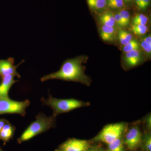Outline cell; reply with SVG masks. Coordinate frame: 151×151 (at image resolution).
<instances>
[{"instance_id":"7a4b0ae2","label":"cell","mask_w":151,"mask_h":151,"mask_svg":"<svg viewBox=\"0 0 151 151\" xmlns=\"http://www.w3.org/2000/svg\"><path fill=\"white\" fill-rule=\"evenodd\" d=\"M56 117L53 115L47 116L42 113H39L36 120L27 127L17 139L19 144L29 140L37 135L48 131L55 127Z\"/></svg>"},{"instance_id":"5b68a950","label":"cell","mask_w":151,"mask_h":151,"mask_svg":"<svg viewBox=\"0 0 151 151\" xmlns=\"http://www.w3.org/2000/svg\"><path fill=\"white\" fill-rule=\"evenodd\" d=\"M125 129L123 123L107 125L94 138V140L109 144L116 139L121 137Z\"/></svg>"},{"instance_id":"7c38bea8","label":"cell","mask_w":151,"mask_h":151,"mask_svg":"<svg viewBox=\"0 0 151 151\" xmlns=\"http://www.w3.org/2000/svg\"><path fill=\"white\" fill-rule=\"evenodd\" d=\"M115 29L114 27L103 25L101 27L100 35L103 40L111 42L114 40Z\"/></svg>"},{"instance_id":"277c9868","label":"cell","mask_w":151,"mask_h":151,"mask_svg":"<svg viewBox=\"0 0 151 151\" xmlns=\"http://www.w3.org/2000/svg\"><path fill=\"white\" fill-rule=\"evenodd\" d=\"M29 105V100L19 102L10 99L9 97H0V115L17 114L24 116L27 108Z\"/></svg>"},{"instance_id":"d6986e66","label":"cell","mask_w":151,"mask_h":151,"mask_svg":"<svg viewBox=\"0 0 151 151\" xmlns=\"http://www.w3.org/2000/svg\"><path fill=\"white\" fill-rule=\"evenodd\" d=\"M148 21V19L147 17L142 14L136 15L133 19L134 24L147 25Z\"/></svg>"},{"instance_id":"44dd1931","label":"cell","mask_w":151,"mask_h":151,"mask_svg":"<svg viewBox=\"0 0 151 151\" xmlns=\"http://www.w3.org/2000/svg\"><path fill=\"white\" fill-rule=\"evenodd\" d=\"M107 4L112 9H121L124 6L123 0H107Z\"/></svg>"},{"instance_id":"4fadbf2b","label":"cell","mask_w":151,"mask_h":151,"mask_svg":"<svg viewBox=\"0 0 151 151\" xmlns=\"http://www.w3.org/2000/svg\"><path fill=\"white\" fill-rule=\"evenodd\" d=\"M100 21L103 25L110 27H114L116 23L114 15L109 12L101 15L100 17Z\"/></svg>"},{"instance_id":"f546056e","label":"cell","mask_w":151,"mask_h":151,"mask_svg":"<svg viewBox=\"0 0 151 151\" xmlns=\"http://www.w3.org/2000/svg\"><path fill=\"white\" fill-rule=\"evenodd\" d=\"M0 151H4V150H3V149L1 148V147H0Z\"/></svg>"},{"instance_id":"ffe728a7","label":"cell","mask_w":151,"mask_h":151,"mask_svg":"<svg viewBox=\"0 0 151 151\" xmlns=\"http://www.w3.org/2000/svg\"><path fill=\"white\" fill-rule=\"evenodd\" d=\"M139 43L137 40L132 39L129 42L124 45V51L126 53L134 50H139Z\"/></svg>"},{"instance_id":"83f0119b","label":"cell","mask_w":151,"mask_h":151,"mask_svg":"<svg viewBox=\"0 0 151 151\" xmlns=\"http://www.w3.org/2000/svg\"><path fill=\"white\" fill-rule=\"evenodd\" d=\"M135 4L139 9H142L141 0H134Z\"/></svg>"},{"instance_id":"9a60e30c","label":"cell","mask_w":151,"mask_h":151,"mask_svg":"<svg viewBox=\"0 0 151 151\" xmlns=\"http://www.w3.org/2000/svg\"><path fill=\"white\" fill-rule=\"evenodd\" d=\"M108 151H124L123 143L120 138L108 144Z\"/></svg>"},{"instance_id":"7402d4cb","label":"cell","mask_w":151,"mask_h":151,"mask_svg":"<svg viewBox=\"0 0 151 151\" xmlns=\"http://www.w3.org/2000/svg\"><path fill=\"white\" fill-rule=\"evenodd\" d=\"M119 14L121 16V17L124 23H125L126 26H127L129 23L130 22V14L127 11L121 10L119 12Z\"/></svg>"},{"instance_id":"484cf974","label":"cell","mask_w":151,"mask_h":151,"mask_svg":"<svg viewBox=\"0 0 151 151\" xmlns=\"http://www.w3.org/2000/svg\"><path fill=\"white\" fill-rule=\"evenodd\" d=\"M145 122H146V125L147 127L150 129H151V115H149L147 116L145 119Z\"/></svg>"},{"instance_id":"6da1fadb","label":"cell","mask_w":151,"mask_h":151,"mask_svg":"<svg viewBox=\"0 0 151 151\" xmlns=\"http://www.w3.org/2000/svg\"><path fill=\"white\" fill-rule=\"evenodd\" d=\"M82 60L80 57L67 60L63 63L59 70L44 76L41 78V81L44 82L51 79H58L89 84V79L84 74Z\"/></svg>"},{"instance_id":"30bf717a","label":"cell","mask_w":151,"mask_h":151,"mask_svg":"<svg viewBox=\"0 0 151 151\" xmlns=\"http://www.w3.org/2000/svg\"><path fill=\"white\" fill-rule=\"evenodd\" d=\"M16 128L9 122H8L0 131V140L2 141L4 144L8 142L13 137Z\"/></svg>"},{"instance_id":"d4e9b609","label":"cell","mask_w":151,"mask_h":151,"mask_svg":"<svg viewBox=\"0 0 151 151\" xmlns=\"http://www.w3.org/2000/svg\"><path fill=\"white\" fill-rule=\"evenodd\" d=\"M142 9H145L150 4V0H141Z\"/></svg>"},{"instance_id":"52a82bcc","label":"cell","mask_w":151,"mask_h":151,"mask_svg":"<svg viewBox=\"0 0 151 151\" xmlns=\"http://www.w3.org/2000/svg\"><path fill=\"white\" fill-rule=\"evenodd\" d=\"M142 134L139 128L132 127L127 133L124 143L129 150H133L137 147L141 143Z\"/></svg>"},{"instance_id":"cb8c5ba5","label":"cell","mask_w":151,"mask_h":151,"mask_svg":"<svg viewBox=\"0 0 151 151\" xmlns=\"http://www.w3.org/2000/svg\"><path fill=\"white\" fill-rule=\"evenodd\" d=\"M114 18H115L116 23L118 24L119 26L122 27H126V25H125V23H124L123 19H122L121 16L120 15L119 13H118V14L114 15Z\"/></svg>"},{"instance_id":"d6a6232c","label":"cell","mask_w":151,"mask_h":151,"mask_svg":"<svg viewBox=\"0 0 151 151\" xmlns=\"http://www.w3.org/2000/svg\"><path fill=\"white\" fill-rule=\"evenodd\" d=\"M100 151H103V150H100Z\"/></svg>"},{"instance_id":"ba28073f","label":"cell","mask_w":151,"mask_h":151,"mask_svg":"<svg viewBox=\"0 0 151 151\" xmlns=\"http://www.w3.org/2000/svg\"><path fill=\"white\" fill-rule=\"evenodd\" d=\"M23 61L22 62H23ZM22 62L19 65H14V60L10 58L6 60H0V76L2 77L9 75H12L20 78V76L17 71V68Z\"/></svg>"},{"instance_id":"8fae6325","label":"cell","mask_w":151,"mask_h":151,"mask_svg":"<svg viewBox=\"0 0 151 151\" xmlns=\"http://www.w3.org/2000/svg\"><path fill=\"white\" fill-rule=\"evenodd\" d=\"M141 60L140 53L139 50H134L127 52L124 60L129 67H134L139 63Z\"/></svg>"},{"instance_id":"4dcf8cb0","label":"cell","mask_w":151,"mask_h":151,"mask_svg":"<svg viewBox=\"0 0 151 151\" xmlns=\"http://www.w3.org/2000/svg\"><path fill=\"white\" fill-rule=\"evenodd\" d=\"M94 150L93 149H91V150H87V151H94Z\"/></svg>"},{"instance_id":"e0dca14e","label":"cell","mask_w":151,"mask_h":151,"mask_svg":"<svg viewBox=\"0 0 151 151\" xmlns=\"http://www.w3.org/2000/svg\"><path fill=\"white\" fill-rule=\"evenodd\" d=\"M148 29L147 25L139 24H134L131 27V30L135 34L142 35L145 34Z\"/></svg>"},{"instance_id":"603a6c76","label":"cell","mask_w":151,"mask_h":151,"mask_svg":"<svg viewBox=\"0 0 151 151\" xmlns=\"http://www.w3.org/2000/svg\"><path fill=\"white\" fill-rule=\"evenodd\" d=\"M145 147L146 151H151V137L150 134H148L145 137Z\"/></svg>"},{"instance_id":"836d02e7","label":"cell","mask_w":151,"mask_h":151,"mask_svg":"<svg viewBox=\"0 0 151 151\" xmlns=\"http://www.w3.org/2000/svg\"><path fill=\"white\" fill-rule=\"evenodd\" d=\"M94 151H95V150H94Z\"/></svg>"},{"instance_id":"8992f818","label":"cell","mask_w":151,"mask_h":151,"mask_svg":"<svg viewBox=\"0 0 151 151\" xmlns=\"http://www.w3.org/2000/svg\"><path fill=\"white\" fill-rule=\"evenodd\" d=\"M89 147V143L86 141L70 139L62 144L58 150L60 151H87Z\"/></svg>"},{"instance_id":"3957f363","label":"cell","mask_w":151,"mask_h":151,"mask_svg":"<svg viewBox=\"0 0 151 151\" xmlns=\"http://www.w3.org/2000/svg\"><path fill=\"white\" fill-rule=\"evenodd\" d=\"M41 100L43 104L52 109V115L55 117L61 113H66L74 109L89 105V103L81 100L74 99H57L50 95H49L47 99L42 97Z\"/></svg>"},{"instance_id":"ac0fdd59","label":"cell","mask_w":151,"mask_h":151,"mask_svg":"<svg viewBox=\"0 0 151 151\" xmlns=\"http://www.w3.org/2000/svg\"><path fill=\"white\" fill-rule=\"evenodd\" d=\"M141 46L147 54L151 53V37L149 35L143 39L141 43Z\"/></svg>"},{"instance_id":"5bb4252c","label":"cell","mask_w":151,"mask_h":151,"mask_svg":"<svg viewBox=\"0 0 151 151\" xmlns=\"http://www.w3.org/2000/svg\"><path fill=\"white\" fill-rule=\"evenodd\" d=\"M89 7L95 11L103 9L107 5V0H87Z\"/></svg>"},{"instance_id":"f1b7e54d","label":"cell","mask_w":151,"mask_h":151,"mask_svg":"<svg viewBox=\"0 0 151 151\" xmlns=\"http://www.w3.org/2000/svg\"><path fill=\"white\" fill-rule=\"evenodd\" d=\"M132 1V0H123V1H126V2H129L130 1Z\"/></svg>"},{"instance_id":"2e32d148","label":"cell","mask_w":151,"mask_h":151,"mask_svg":"<svg viewBox=\"0 0 151 151\" xmlns=\"http://www.w3.org/2000/svg\"><path fill=\"white\" fill-rule=\"evenodd\" d=\"M119 37L121 43L125 45L132 40V35L129 33L125 30L120 31L119 33Z\"/></svg>"},{"instance_id":"1f68e13d","label":"cell","mask_w":151,"mask_h":151,"mask_svg":"<svg viewBox=\"0 0 151 151\" xmlns=\"http://www.w3.org/2000/svg\"><path fill=\"white\" fill-rule=\"evenodd\" d=\"M55 151H60L59 150H56Z\"/></svg>"},{"instance_id":"4316f807","label":"cell","mask_w":151,"mask_h":151,"mask_svg":"<svg viewBox=\"0 0 151 151\" xmlns=\"http://www.w3.org/2000/svg\"><path fill=\"white\" fill-rule=\"evenodd\" d=\"M9 121L5 119H0V131L2 129L4 126Z\"/></svg>"},{"instance_id":"9c48e42d","label":"cell","mask_w":151,"mask_h":151,"mask_svg":"<svg viewBox=\"0 0 151 151\" xmlns=\"http://www.w3.org/2000/svg\"><path fill=\"white\" fill-rule=\"evenodd\" d=\"M14 77L12 75L2 77V79L0 83V97H9V92L11 87L17 81L15 80Z\"/></svg>"}]
</instances>
